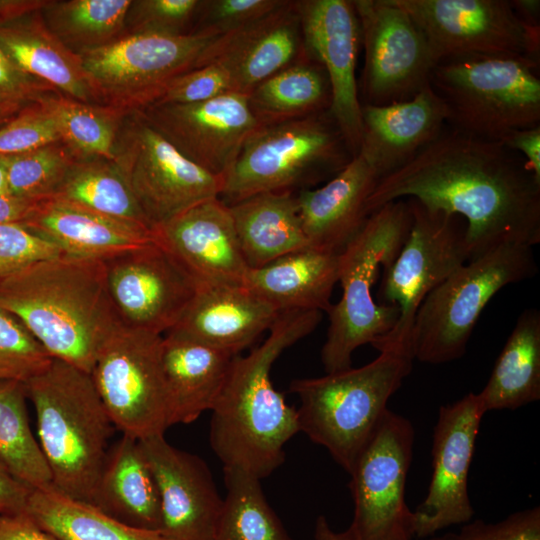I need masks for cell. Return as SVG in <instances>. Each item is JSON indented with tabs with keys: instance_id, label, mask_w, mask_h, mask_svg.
Listing matches in <instances>:
<instances>
[{
	"instance_id": "55",
	"label": "cell",
	"mask_w": 540,
	"mask_h": 540,
	"mask_svg": "<svg viewBox=\"0 0 540 540\" xmlns=\"http://www.w3.org/2000/svg\"><path fill=\"white\" fill-rule=\"evenodd\" d=\"M314 540H362L349 527L344 531H336L332 528L327 518L323 515L317 517L314 526ZM412 540V539H402ZM435 540H444V537Z\"/></svg>"
},
{
	"instance_id": "43",
	"label": "cell",
	"mask_w": 540,
	"mask_h": 540,
	"mask_svg": "<svg viewBox=\"0 0 540 540\" xmlns=\"http://www.w3.org/2000/svg\"><path fill=\"white\" fill-rule=\"evenodd\" d=\"M200 5L201 0H132L126 34H191Z\"/></svg>"
},
{
	"instance_id": "21",
	"label": "cell",
	"mask_w": 540,
	"mask_h": 540,
	"mask_svg": "<svg viewBox=\"0 0 540 540\" xmlns=\"http://www.w3.org/2000/svg\"><path fill=\"white\" fill-rule=\"evenodd\" d=\"M160 497V533L168 540H214L223 497L206 462L164 434L138 440Z\"/></svg>"
},
{
	"instance_id": "17",
	"label": "cell",
	"mask_w": 540,
	"mask_h": 540,
	"mask_svg": "<svg viewBox=\"0 0 540 540\" xmlns=\"http://www.w3.org/2000/svg\"><path fill=\"white\" fill-rule=\"evenodd\" d=\"M104 263L112 305L121 324L129 328L167 333L199 287L159 241Z\"/></svg>"
},
{
	"instance_id": "15",
	"label": "cell",
	"mask_w": 540,
	"mask_h": 540,
	"mask_svg": "<svg viewBox=\"0 0 540 540\" xmlns=\"http://www.w3.org/2000/svg\"><path fill=\"white\" fill-rule=\"evenodd\" d=\"M415 22L437 61L483 55L537 60L539 28L506 0H393Z\"/></svg>"
},
{
	"instance_id": "39",
	"label": "cell",
	"mask_w": 540,
	"mask_h": 540,
	"mask_svg": "<svg viewBox=\"0 0 540 540\" xmlns=\"http://www.w3.org/2000/svg\"><path fill=\"white\" fill-rule=\"evenodd\" d=\"M37 101L52 114L61 141L78 159L113 162L118 132L127 113L77 101L60 93L46 94Z\"/></svg>"
},
{
	"instance_id": "12",
	"label": "cell",
	"mask_w": 540,
	"mask_h": 540,
	"mask_svg": "<svg viewBox=\"0 0 540 540\" xmlns=\"http://www.w3.org/2000/svg\"><path fill=\"white\" fill-rule=\"evenodd\" d=\"M162 337L121 324L99 348L90 373L115 428L137 440L170 427Z\"/></svg>"
},
{
	"instance_id": "58",
	"label": "cell",
	"mask_w": 540,
	"mask_h": 540,
	"mask_svg": "<svg viewBox=\"0 0 540 540\" xmlns=\"http://www.w3.org/2000/svg\"><path fill=\"white\" fill-rule=\"evenodd\" d=\"M7 192V186H6V177H5V168L3 165V161L0 155V194Z\"/></svg>"
},
{
	"instance_id": "18",
	"label": "cell",
	"mask_w": 540,
	"mask_h": 540,
	"mask_svg": "<svg viewBox=\"0 0 540 540\" xmlns=\"http://www.w3.org/2000/svg\"><path fill=\"white\" fill-rule=\"evenodd\" d=\"M477 393L442 405L433 430L432 475L425 499L412 511L413 537L424 538L472 520L468 473L484 416Z\"/></svg>"
},
{
	"instance_id": "32",
	"label": "cell",
	"mask_w": 540,
	"mask_h": 540,
	"mask_svg": "<svg viewBox=\"0 0 540 540\" xmlns=\"http://www.w3.org/2000/svg\"><path fill=\"white\" fill-rule=\"evenodd\" d=\"M228 206L248 268L310 247L293 191L263 192Z\"/></svg>"
},
{
	"instance_id": "26",
	"label": "cell",
	"mask_w": 540,
	"mask_h": 540,
	"mask_svg": "<svg viewBox=\"0 0 540 540\" xmlns=\"http://www.w3.org/2000/svg\"><path fill=\"white\" fill-rule=\"evenodd\" d=\"M379 179L373 165L358 153L323 186L301 189L296 201L309 246L340 254L365 225L366 202Z\"/></svg>"
},
{
	"instance_id": "5",
	"label": "cell",
	"mask_w": 540,
	"mask_h": 540,
	"mask_svg": "<svg viewBox=\"0 0 540 540\" xmlns=\"http://www.w3.org/2000/svg\"><path fill=\"white\" fill-rule=\"evenodd\" d=\"M377 350L379 355L364 366L290 384L300 401V431L348 473L388 410L389 399L412 370L410 347L385 344Z\"/></svg>"
},
{
	"instance_id": "30",
	"label": "cell",
	"mask_w": 540,
	"mask_h": 540,
	"mask_svg": "<svg viewBox=\"0 0 540 540\" xmlns=\"http://www.w3.org/2000/svg\"><path fill=\"white\" fill-rule=\"evenodd\" d=\"M90 504L129 526L160 530V497L139 441L123 435L109 447Z\"/></svg>"
},
{
	"instance_id": "53",
	"label": "cell",
	"mask_w": 540,
	"mask_h": 540,
	"mask_svg": "<svg viewBox=\"0 0 540 540\" xmlns=\"http://www.w3.org/2000/svg\"><path fill=\"white\" fill-rule=\"evenodd\" d=\"M40 200L12 195L8 192L0 194V225L19 224L32 214Z\"/></svg>"
},
{
	"instance_id": "54",
	"label": "cell",
	"mask_w": 540,
	"mask_h": 540,
	"mask_svg": "<svg viewBox=\"0 0 540 540\" xmlns=\"http://www.w3.org/2000/svg\"><path fill=\"white\" fill-rule=\"evenodd\" d=\"M48 2L46 0H0V27L41 11Z\"/></svg>"
},
{
	"instance_id": "35",
	"label": "cell",
	"mask_w": 540,
	"mask_h": 540,
	"mask_svg": "<svg viewBox=\"0 0 540 540\" xmlns=\"http://www.w3.org/2000/svg\"><path fill=\"white\" fill-rule=\"evenodd\" d=\"M26 513L61 540H168L160 531L129 526L52 484L33 488Z\"/></svg>"
},
{
	"instance_id": "33",
	"label": "cell",
	"mask_w": 540,
	"mask_h": 540,
	"mask_svg": "<svg viewBox=\"0 0 540 540\" xmlns=\"http://www.w3.org/2000/svg\"><path fill=\"white\" fill-rule=\"evenodd\" d=\"M484 413L514 410L540 399V312L524 310L477 393Z\"/></svg>"
},
{
	"instance_id": "36",
	"label": "cell",
	"mask_w": 540,
	"mask_h": 540,
	"mask_svg": "<svg viewBox=\"0 0 540 540\" xmlns=\"http://www.w3.org/2000/svg\"><path fill=\"white\" fill-rule=\"evenodd\" d=\"M54 196L153 230L127 179L114 162L104 159H78Z\"/></svg>"
},
{
	"instance_id": "9",
	"label": "cell",
	"mask_w": 540,
	"mask_h": 540,
	"mask_svg": "<svg viewBox=\"0 0 540 540\" xmlns=\"http://www.w3.org/2000/svg\"><path fill=\"white\" fill-rule=\"evenodd\" d=\"M537 271L532 247L524 244H503L466 262L420 304L410 337L414 360L442 364L461 358L492 297Z\"/></svg>"
},
{
	"instance_id": "44",
	"label": "cell",
	"mask_w": 540,
	"mask_h": 540,
	"mask_svg": "<svg viewBox=\"0 0 540 540\" xmlns=\"http://www.w3.org/2000/svg\"><path fill=\"white\" fill-rule=\"evenodd\" d=\"M54 117L39 101L0 125V155H15L60 141Z\"/></svg>"
},
{
	"instance_id": "1",
	"label": "cell",
	"mask_w": 540,
	"mask_h": 540,
	"mask_svg": "<svg viewBox=\"0 0 540 540\" xmlns=\"http://www.w3.org/2000/svg\"><path fill=\"white\" fill-rule=\"evenodd\" d=\"M404 197L464 219L470 260L503 244L540 242V180L501 141L444 128L409 162L379 179L367 214Z\"/></svg>"
},
{
	"instance_id": "47",
	"label": "cell",
	"mask_w": 540,
	"mask_h": 540,
	"mask_svg": "<svg viewBox=\"0 0 540 540\" xmlns=\"http://www.w3.org/2000/svg\"><path fill=\"white\" fill-rule=\"evenodd\" d=\"M64 255L53 243L19 224L0 225V281L37 261Z\"/></svg>"
},
{
	"instance_id": "40",
	"label": "cell",
	"mask_w": 540,
	"mask_h": 540,
	"mask_svg": "<svg viewBox=\"0 0 540 540\" xmlns=\"http://www.w3.org/2000/svg\"><path fill=\"white\" fill-rule=\"evenodd\" d=\"M27 390L20 381H0V460L31 488L52 484L39 442L32 433Z\"/></svg>"
},
{
	"instance_id": "4",
	"label": "cell",
	"mask_w": 540,
	"mask_h": 540,
	"mask_svg": "<svg viewBox=\"0 0 540 540\" xmlns=\"http://www.w3.org/2000/svg\"><path fill=\"white\" fill-rule=\"evenodd\" d=\"M25 386L52 485L90 503L115 429L90 373L52 358Z\"/></svg>"
},
{
	"instance_id": "11",
	"label": "cell",
	"mask_w": 540,
	"mask_h": 540,
	"mask_svg": "<svg viewBox=\"0 0 540 540\" xmlns=\"http://www.w3.org/2000/svg\"><path fill=\"white\" fill-rule=\"evenodd\" d=\"M113 162L153 230L205 200L220 197L222 191L223 177L185 157L138 111L123 119Z\"/></svg>"
},
{
	"instance_id": "52",
	"label": "cell",
	"mask_w": 540,
	"mask_h": 540,
	"mask_svg": "<svg viewBox=\"0 0 540 540\" xmlns=\"http://www.w3.org/2000/svg\"><path fill=\"white\" fill-rule=\"evenodd\" d=\"M0 540H61L38 526L27 514L1 515Z\"/></svg>"
},
{
	"instance_id": "16",
	"label": "cell",
	"mask_w": 540,
	"mask_h": 540,
	"mask_svg": "<svg viewBox=\"0 0 540 540\" xmlns=\"http://www.w3.org/2000/svg\"><path fill=\"white\" fill-rule=\"evenodd\" d=\"M364 48L362 104L413 98L429 84L437 64L412 18L393 0H353Z\"/></svg>"
},
{
	"instance_id": "20",
	"label": "cell",
	"mask_w": 540,
	"mask_h": 540,
	"mask_svg": "<svg viewBox=\"0 0 540 540\" xmlns=\"http://www.w3.org/2000/svg\"><path fill=\"white\" fill-rule=\"evenodd\" d=\"M138 112L185 157L220 177L260 126L248 95L238 92L199 103L151 105Z\"/></svg>"
},
{
	"instance_id": "8",
	"label": "cell",
	"mask_w": 540,
	"mask_h": 540,
	"mask_svg": "<svg viewBox=\"0 0 540 540\" xmlns=\"http://www.w3.org/2000/svg\"><path fill=\"white\" fill-rule=\"evenodd\" d=\"M352 157L329 111L260 125L223 176L219 198L231 205L259 193L330 180Z\"/></svg>"
},
{
	"instance_id": "38",
	"label": "cell",
	"mask_w": 540,
	"mask_h": 540,
	"mask_svg": "<svg viewBox=\"0 0 540 540\" xmlns=\"http://www.w3.org/2000/svg\"><path fill=\"white\" fill-rule=\"evenodd\" d=\"M132 0L49 1L41 10L48 29L78 53L124 35Z\"/></svg>"
},
{
	"instance_id": "37",
	"label": "cell",
	"mask_w": 540,
	"mask_h": 540,
	"mask_svg": "<svg viewBox=\"0 0 540 540\" xmlns=\"http://www.w3.org/2000/svg\"><path fill=\"white\" fill-rule=\"evenodd\" d=\"M226 494L214 540H293L269 505L260 479L223 467Z\"/></svg>"
},
{
	"instance_id": "34",
	"label": "cell",
	"mask_w": 540,
	"mask_h": 540,
	"mask_svg": "<svg viewBox=\"0 0 540 540\" xmlns=\"http://www.w3.org/2000/svg\"><path fill=\"white\" fill-rule=\"evenodd\" d=\"M260 125L329 111L331 89L324 68L306 55L258 84L249 94Z\"/></svg>"
},
{
	"instance_id": "14",
	"label": "cell",
	"mask_w": 540,
	"mask_h": 540,
	"mask_svg": "<svg viewBox=\"0 0 540 540\" xmlns=\"http://www.w3.org/2000/svg\"><path fill=\"white\" fill-rule=\"evenodd\" d=\"M415 431L388 409L349 472L354 514L349 528L362 540L412 539V511L405 501Z\"/></svg>"
},
{
	"instance_id": "31",
	"label": "cell",
	"mask_w": 540,
	"mask_h": 540,
	"mask_svg": "<svg viewBox=\"0 0 540 540\" xmlns=\"http://www.w3.org/2000/svg\"><path fill=\"white\" fill-rule=\"evenodd\" d=\"M0 47L22 71L58 93L98 105L79 54L48 29L41 11L0 27Z\"/></svg>"
},
{
	"instance_id": "29",
	"label": "cell",
	"mask_w": 540,
	"mask_h": 540,
	"mask_svg": "<svg viewBox=\"0 0 540 540\" xmlns=\"http://www.w3.org/2000/svg\"><path fill=\"white\" fill-rule=\"evenodd\" d=\"M338 279L339 254L307 247L261 267L249 268L243 286L279 312H328Z\"/></svg>"
},
{
	"instance_id": "41",
	"label": "cell",
	"mask_w": 540,
	"mask_h": 540,
	"mask_svg": "<svg viewBox=\"0 0 540 540\" xmlns=\"http://www.w3.org/2000/svg\"><path fill=\"white\" fill-rule=\"evenodd\" d=\"M7 192L30 199L54 196L78 157L60 140L15 155H1Z\"/></svg>"
},
{
	"instance_id": "2",
	"label": "cell",
	"mask_w": 540,
	"mask_h": 540,
	"mask_svg": "<svg viewBox=\"0 0 540 540\" xmlns=\"http://www.w3.org/2000/svg\"><path fill=\"white\" fill-rule=\"evenodd\" d=\"M320 321V311H282L261 345L234 357L211 409L210 445L223 467H237L262 480L284 462V447L300 426L297 409L274 388L271 368Z\"/></svg>"
},
{
	"instance_id": "51",
	"label": "cell",
	"mask_w": 540,
	"mask_h": 540,
	"mask_svg": "<svg viewBox=\"0 0 540 540\" xmlns=\"http://www.w3.org/2000/svg\"><path fill=\"white\" fill-rule=\"evenodd\" d=\"M501 142L518 153L529 170L540 180V125L516 130Z\"/></svg>"
},
{
	"instance_id": "7",
	"label": "cell",
	"mask_w": 540,
	"mask_h": 540,
	"mask_svg": "<svg viewBox=\"0 0 540 540\" xmlns=\"http://www.w3.org/2000/svg\"><path fill=\"white\" fill-rule=\"evenodd\" d=\"M538 61L525 56L483 55L439 61L430 85L447 110V125L501 141L540 125Z\"/></svg>"
},
{
	"instance_id": "57",
	"label": "cell",
	"mask_w": 540,
	"mask_h": 540,
	"mask_svg": "<svg viewBox=\"0 0 540 540\" xmlns=\"http://www.w3.org/2000/svg\"><path fill=\"white\" fill-rule=\"evenodd\" d=\"M18 105H3L0 104V125L13 118L22 109Z\"/></svg>"
},
{
	"instance_id": "25",
	"label": "cell",
	"mask_w": 540,
	"mask_h": 540,
	"mask_svg": "<svg viewBox=\"0 0 540 540\" xmlns=\"http://www.w3.org/2000/svg\"><path fill=\"white\" fill-rule=\"evenodd\" d=\"M22 226L64 255L84 259L105 261L158 241L154 230L56 196L40 200Z\"/></svg>"
},
{
	"instance_id": "28",
	"label": "cell",
	"mask_w": 540,
	"mask_h": 540,
	"mask_svg": "<svg viewBox=\"0 0 540 540\" xmlns=\"http://www.w3.org/2000/svg\"><path fill=\"white\" fill-rule=\"evenodd\" d=\"M235 356L174 332L162 337L170 426L192 423L211 411Z\"/></svg>"
},
{
	"instance_id": "56",
	"label": "cell",
	"mask_w": 540,
	"mask_h": 540,
	"mask_svg": "<svg viewBox=\"0 0 540 540\" xmlns=\"http://www.w3.org/2000/svg\"><path fill=\"white\" fill-rule=\"evenodd\" d=\"M516 14L528 26L539 28V8L538 0H512L510 1Z\"/></svg>"
},
{
	"instance_id": "6",
	"label": "cell",
	"mask_w": 540,
	"mask_h": 540,
	"mask_svg": "<svg viewBox=\"0 0 540 540\" xmlns=\"http://www.w3.org/2000/svg\"><path fill=\"white\" fill-rule=\"evenodd\" d=\"M412 216L407 200L389 202L371 213L360 232L339 254L342 296L328 310L329 327L321 350L326 373L352 367L354 351L372 346L396 325L399 308L376 303L372 286L380 268L389 266L402 248Z\"/></svg>"
},
{
	"instance_id": "19",
	"label": "cell",
	"mask_w": 540,
	"mask_h": 540,
	"mask_svg": "<svg viewBox=\"0 0 540 540\" xmlns=\"http://www.w3.org/2000/svg\"><path fill=\"white\" fill-rule=\"evenodd\" d=\"M304 48L325 70L331 89L329 114L352 156L362 140V116L356 66L360 27L352 1H297Z\"/></svg>"
},
{
	"instance_id": "13",
	"label": "cell",
	"mask_w": 540,
	"mask_h": 540,
	"mask_svg": "<svg viewBox=\"0 0 540 540\" xmlns=\"http://www.w3.org/2000/svg\"><path fill=\"white\" fill-rule=\"evenodd\" d=\"M412 221L393 262L383 269L381 303L398 306L396 325L373 347L400 344L411 348L415 314L424 298L470 260L466 222L460 216L431 211L407 199Z\"/></svg>"
},
{
	"instance_id": "3",
	"label": "cell",
	"mask_w": 540,
	"mask_h": 540,
	"mask_svg": "<svg viewBox=\"0 0 540 540\" xmlns=\"http://www.w3.org/2000/svg\"><path fill=\"white\" fill-rule=\"evenodd\" d=\"M0 308L15 316L50 357L91 373L97 352L121 322L103 260L60 255L0 281Z\"/></svg>"
},
{
	"instance_id": "49",
	"label": "cell",
	"mask_w": 540,
	"mask_h": 540,
	"mask_svg": "<svg viewBox=\"0 0 540 540\" xmlns=\"http://www.w3.org/2000/svg\"><path fill=\"white\" fill-rule=\"evenodd\" d=\"M55 91L45 82L22 71L0 47V104L22 106L35 103Z\"/></svg>"
},
{
	"instance_id": "46",
	"label": "cell",
	"mask_w": 540,
	"mask_h": 540,
	"mask_svg": "<svg viewBox=\"0 0 540 540\" xmlns=\"http://www.w3.org/2000/svg\"><path fill=\"white\" fill-rule=\"evenodd\" d=\"M228 92H235L230 76L220 65L210 63L175 78L152 105L199 103Z\"/></svg>"
},
{
	"instance_id": "48",
	"label": "cell",
	"mask_w": 540,
	"mask_h": 540,
	"mask_svg": "<svg viewBox=\"0 0 540 540\" xmlns=\"http://www.w3.org/2000/svg\"><path fill=\"white\" fill-rule=\"evenodd\" d=\"M444 540H540V508L517 511L495 523L471 520Z\"/></svg>"
},
{
	"instance_id": "22",
	"label": "cell",
	"mask_w": 540,
	"mask_h": 540,
	"mask_svg": "<svg viewBox=\"0 0 540 540\" xmlns=\"http://www.w3.org/2000/svg\"><path fill=\"white\" fill-rule=\"evenodd\" d=\"M307 55L297 1L218 36L197 67L215 63L226 70L235 92L248 95L258 84Z\"/></svg>"
},
{
	"instance_id": "10",
	"label": "cell",
	"mask_w": 540,
	"mask_h": 540,
	"mask_svg": "<svg viewBox=\"0 0 540 540\" xmlns=\"http://www.w3.org/2000/svg\"><path fill=\"white\" fill-rule=\"evenodd\" d=\"M217 37L206 32L124 34L78 54L97 104L128 114L155 103L175 78L196 68Z\"/></svg>"
},
{
	"instance_id": "45",
	"label": "cell",
	"mask_w": 540,
	"mask_h": 540,
	"mask_svg": "<svg viewBox=\"0 0 540 540\" xmlns=\"http://www.w3.org/2000/svg\"><path fill=\"white\" fill-rule=\"evenodd\" d=\"M285 0H201L192 33L217 36L245 26L280 7Z\"/></svg>"
},
{
	"instance_id": "24",
	"label": "cell",
	"mask_w": 540,
	"mask_h": 540,
	"mask_svg": "<svg viewBox=\"0 0 540 540\" xmlns=\"http://www.w3.org/2000/svg\"><path fill=\"white\" fill-rule=\"evenodd\" d=\"M361 116L362 140L358 153L367 158L382 178L432 143L447 125L448 114L429 83L406 101L362 104Z\"/></svg>"
},
{
	"instance_id": "50",
	"label": "cell",
	"mask_w": 540,
	"mask_h": 540,
	"mask_svg": "<svg viewBox=\"0 0 540 540\" xmlns=\"http://www.w3.org/2000/svg\"><path fill=\"white\" fill-rule=\"evenodd\" d=\"M33 488L18 479L0 460V514L26 513Z\"/></svg>"
},
{
	"instance_id": "23",
	"label": "cell",
	"mask_w": 540,
	"mask_h": 540,
	"mask_svg": "<svg viewBox=\"0 0 540 540\" xmlns=\"http://www.w3.org/2000/svg\"><path fill=\"white\" fill-rule=\"evenodd\" d=\"M154 232L199 285H243L249 268L230 207L219 197L189 208Z\"/></svg>"
},
{
	"instance_id": "42",
	"label": "cell",
	"mask_w": 540,
	"mask_h": 540,
	"mask_svg": "<svg viewBox=\"0 0 540 540\" xmlns=\"http://www.w3.org/2000/svg\"><path fill=\"white\" fill-rule=\"evenodd\" d=\"M51 360L26 327L0 308V381L26 383L42 372Z\"/></svg>"
},
{
	"instance_id": "27",
	"label": "cell",
	"mask_w": 540,
	"mask_h": 540,
	"mask_svg": "<svg viewBox=\"0 0 540 540\" xmlns=\"http://www.w3.org/2000/svg\"><path fill=\"white\" fill-rule=\"evenodd\" d=\"M280 312L245 286L199 285L174 332L238 355L266 330Z\"/></svg>"
}]
</instances>
